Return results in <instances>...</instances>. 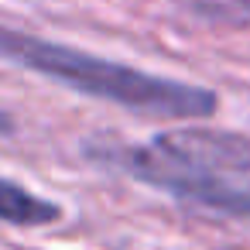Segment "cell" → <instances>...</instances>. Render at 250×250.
<instances>
[{
	"label": "cell",
	"mask_w": 250,
	"mask_h": 250,
	"mask_svg": "<svg viewBox=\"0 0 250 250\" xmlns=\"http://www.w3.org/2000/svg\"><path fill=\"white\" fill-rule=\"evenodd\" d=\"M106 165L127 171L130 178L168 192L188 206L209 209L216 216H229V219H247L250 223V185L236 182V178H223L202 165L171 158L165 151H158L154 144H120L100 154Z\"/></svg>",
	"instance_id": "obj_2"
},
{
	"label": "cell",
	"mask_w": 250,
	"mask_h": 250,
	"mask_svg": "<svg viewBox=\"0 0 250 250\" xmlns=\"http://www.w3.org/2000/svg\"><path fill=\"white\" fill-rule=\"evenodd\" d=\"M0 59L38 72L52 83H62L83 96L106 100L147 117H175V120H202L219 110V96L209 86L154 76L113 59H100L93 52L45 42L28 31L0 28Z\"/></svg>",
	"instance_id": "obj_1"
},
{
	"label": "cell",
	"mask_w": 250,
	"mask_h": 250,
	"mask_svg": "<svg viewBox=\"0 0 250 250\" xmlns=\"http://www.w3.org/2000/svg\"><path fill=\"white\" fill-rule=\"evenodd\" d=\"M151 144L171 158L202 165L223 178H250V137L219 127H175L151 137Z\"/></svg>",
	"instance_id": "obj_3"
},
{
	"label": "cell",
	"mask_w": 250,
	"mask_h": 250,
	"mask_svg": "<svg viewBox=\"0 0 250 250\" xmlns=\"http://www.w3.org/2000/svg\"><path fill=\"white\" fill-rule=\"evenodd\" d=\"M62 219V206L11 182V178H0V223L7 226H24V229H35V226H48Z\"/></svg>",
	"instance_id": "obj_4"
},
{
	"label": "cell",
	"mask_w": 250,
	"mask_h": 250,
	"mask_svg": "<svg viewBox=\"0 0 250 250\" xmlns=\"http://www.w3.org/2000/svg\"><path fill=\"white\" fill-rule=\"evenodd\" d=\"M4 127H7V120H0V130H4Z\"/></svg>",
	"instance_id": "obj_6"
},
{
	"label": "cell",
	"mask_w": 250,
	"mask_h": 250,
	"mask_svg": "<svg viewBox=\"0 0 250 250\" xmlns=\"http://www.w3.org/2000/svg\"><path fill=\"white\" fill-rule=\"evenodd\" d=\"M240 4H243V7H247V11H250V0H240Z\"/></svg>",
	"instance_id": "obj_5"
}]
</instances>
